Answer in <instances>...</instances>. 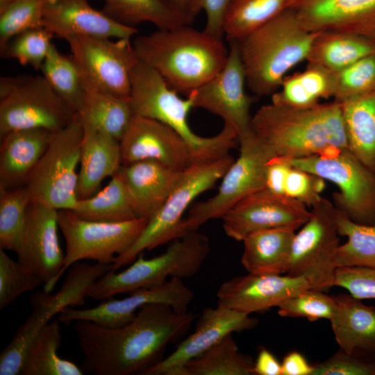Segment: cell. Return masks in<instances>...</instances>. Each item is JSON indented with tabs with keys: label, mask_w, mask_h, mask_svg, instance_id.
Returning a JSON list of instances; mask_svg holds the SVG:
<instances>
[{
	"label": "cell",
	"mask_w": 375,
	"mask_h": 375,
	"mask_svg": "<svg viewBox=\"0 0 375 375\" xmlns=\"http://www.w3.org/2000/svg\"><path fill=\"white\" fill-rule=\"evenodd\" d=\"M194 318L167 304L150 303L120 327L74 321L73 329L83 355L81 369L96 375H143L162 359L167 346L181 336Z\"/></svg>",
	"instance_id": "obj_1"
},
{
	"label": "cell",
	"mask_w": 375,
	"mask_h": 375,
	"mask_svg": "<svg viewBox=\"0 0 375 375\" xmlns=\"http://www.w3.org/2000/svg\"><path fill=\"white\" fill-rule=\"evenodd\" d=\"M132 42L140 60L158 72L170 88L187 96L221 71L229 51L222 38L190 25L158 29L136 36Z\"/></svg>",
	"instance_id": "obj_2"
},
{
	"label": "cell",
	"mask_w": 375,
	"mask_h": 375,
	"mask_svg": "<svg viewBox=\"0 0 375 375\" xmlns=\"http://www.w3.org/2000/svg\"><path fill=\"white\" fill-rule=\"evenodd\" d=\"M253 133L276 156L300 158L349 149L341 103L290 107L270 103L251 117Z\"/></svg>",
	"instance_id": "obj_3"
},
{
	"label": "cell",
	"mask_w": 375,
	"mask_h": 375,
	"mask_svg": "<svg viewBox=\"0 0 375 375\" xmlns=\"http://www.w3.org/2000/svg\"><path fill=\"white\" fill-rule=\"evenodd\" d=\"M317 33L288 8L235 41L251 92L260 97L276 92L288 72L306 60Z\"/></svg>",
	"instance_id": "obj_4"
},
{
	"label": "cell",
	"mask_w": 375,
	"mask_h": 375,
	"mask_svg": "<svg viewBox=\"0 0 375 375\" xmlns=\"http://www.w3.org/2000/svg\"><path fill=\"white\" fill-rule=\"evenodd\" d=\"M130 101L135 116L160 122L176 131L188 145L192 165L220 158L235 147L238 135L224 124L212 137H201L193 132L188 115L194 108L190 94L182 99L153 68L138 60L131 74Z\"/></svg>",
	"instance_id": "obj_5"
},
{
	"label": "cell",
	"mask_w": 375,
	"mask_h": 375,
	"mask_svg": "<svg viewBox=\"0 0 375 375\" xmlns=\"http://www.w3.org/2000/svg\"><path fill=\"white\" fill-rule=\"evenodd\" d=\"M208 237L197 231L171 242L167 250L146 259L141 253L121 272L110 271L95 282L88 297L104 301L122 293L153 288L167 278H190L198 273L210 252Z\"/></svg>",
	"instance_id": "obj_6"
},
{
	"label": "cell",
	"mask_w": 375,
	"mask_h": 375,
	"mask_svg": "<svg viewBox=\"0 0 375 375\" xmlns=\"http://www.w3.org/2000/svg\"><path fill=\"white\" fill-rule=\"evenodd\" d=\"M235 159L227 154L210 162L194 164L183 171L181 176L165 202L148 220L135 243L124 253L117 256L112 271L133 262L144 251L183 236V215L192 201L212 188L224 175Z\"/></svg>",
	"instance_id": "obj_7"
},
{
	"label": "cell",
	"mask_w": 375,
	"mask_h": 375,
	"mask_svg": "<svg viewBox=\"0 0 375 375\" xmlns=\"http://www.w3.org/2000/svg\"><path fill=\"white\" fill-rule=\"evenodd\" d=\"M76 112L42 76L0 79V137L15 130L56 131L76 117Z\"/></svg>",
	"instance_id": "obj_8"
},
{
	"label": "cell",
	"mask_w": 375,
	"mask_h": 375,
	"mask_svg": "<svg viewBox=\"0 0 375 375\" xmlns=\"http://www.w3.org/2000/svg\"><path fill=\"white\" fill-rule=\"evenodd\" d=\"M83 128L75 119L52 132L48 147L24 186L31 201L57 210H72L78 198L77 187Z\"/></svg>",
	"instance_id": "obj_9"
},
{
	"label": "cell",
	"mask_w": 375,
	"mask_h": 375,
	"mask_svg": "<svg viewBox=\"0 0 375 375\" xmlns=\"http://www.w3.org/2000/svg\"><path fill=\"white\" fill-rule=\"evenodd\" d=\"M238 142L239 156L222 178L217 193L190 208L182 223L183 236L210 219L222 218L242 199L265 188L267 166L276 153L251 129Z\"/></svg>",
	"instance_id": "obj_10"
},
{
	"label": "cell",
	"mask_w": 375,
	"mask_h": 375,
	"mask_svg": "<svg viewBox=\"0 0 375 375\" xmlns=\"http://www.w3.org/2000/svg\"><path fill=\"white\" fill-rule=\"evenodd\" d=\"M284 158L291 166L334 183L338 191L333 194V203L342 215L359 224H375V172L349 149L305 158Z\"/></svg>",
	"instance_id": "obj_11"
},
{
	"label": "cell",
	"mask_w": 375,
	"mask_h": 375,
	"mask_svg": "<svg viewBox=\"0 0 375 375\" xmlns=\"http://www.w3.org/2000/svg\"><path fill=\"white\" fill-rule=\"evenodd\" d=\"M338 210L322 197L310 208V216L293 239L287 274L301 276L311 289L326 291L334 286L335 258L340 238Z\"/></svg>",
	"instance_id": "obj_12"
},
{
	"label": "cell",
	"mask_w": 375,
	"mask_h": 375,
	"mask_svg": "<svg viewBox=\"0 0 375 375\" xmlns=\"http://www.w3.org/2000/svg\"><path fill=\"white\" fill-rule=\"evenodd\" d=\"M148 220L135 218L119 222L90 221L80 218L69 210H58V227L66 242L59 278L72 265L83 260L112 264L117 256L135 243Z\"/></svg>",
	"instance_id": "obj_13"
},
{
	"label": "cell",
	"mask_w": 375,
	"mask_h": 375,
	"mask_svg": "<svg viewBox=\"0 0 375 375\" xmlns=\"http://www.w3.org/2000/svg\"><path fill=\"white\" fill-rule=\"evenodd\" d=\"M66 41L84 91L130 97L131 74L139 60L131 39L78 35Z\"/></svg>",
	"instance_id": "obj_14"
},
{
	"label": "cell",
	"mask_w": 375,
	"mask_h": 375,
	"mask_svg": "<svg viewBox=\"0 0 375 375\" xmlns=\"http://www.w3.org/2000/svg\"><path fill=\"white\" fill-rule=\"evenodd\" d=\"M58 210L30 201L15 251L17 260L42 279L47 292L59 280L65 258L58 235Z\"/></svg>",
	"instance_id": "obj_15"
},
{
	"label": "cell",
	"mask_w": 375,
	"mask_h": 375,
	"mask_svg": "<svg viewBox=\"0 0 375 375\" xmlns=\"http://www.w3.org/2000/svg\"><path fill=\"white\" fill-rule=\"evenodd\" d=\"M224 67L206 83L191 92L194 108L220 117L238 138L251 131L253 99L246 92V74L235 41H231Z\"/></svg>",
	"instance_id": "obj_16"
},
{
	"label": "cell",
	"mask_w": 375,
	"mask_h": 375,
	"mask_svg": "<svg viewBox=\"0 0 375 375\" xmlns=\"http://www.w3.org/2000/svg\"><path fill=\"white\" fill-rule=\"evenodd\" d=\"M194 297V292L183 279L172 278L160 285L135 290L124 299L104 300L91 308H65L58 315V320L66 324L88 320L105 327L117 328L131 322L137 311L150 303H164L176 312H188Z\"/></svg>",
	"instance_id": "obj_17"
},
{
	"label": "cell",
	"mask_w": 375,
	"mask_h": 375,
	"mask_svg": "<svg viewBox=\"0 0 375 375\" xmlns=\"http://www.w3.org/2000/svg\"><path fill=\"white\" fill-rule=\"evenodd\" d=\"M310 210L299 201L261 189L236 203L221 218L227 236L242 241L248 235L267 229L302 226Z\"/></svg>",
	"instance_id": "obj_18"
},
{
	"label": "cell",
	"mask_w": 375,
	"mask_h": 375,
	"mask_svg": "<svg viewBox=\"0 0 375 375\" xmlns=\"http://www.w3.org/2000/svg\"><path fill=\"white\" fill-rule=\"evenodd\" d=\"M257 324L258 320L250 315L219 304L215 308H206L193 333L143 375H183L188 362L201 355L226 335L253 328Z\"/></svg>",
	"instance_id": "obj_19"
},
{
	"label": "cell",
	"mask_w": 375,
	"mask_h": 375,
	"mask_svg": "<svg viewBox=\"0 0 375 375\" xmlns=\"http://www.w3.org/2000/svg\"><path fill=\"white\" fill-rule=\"evenodd\" d=\"M119 146L122 165L154 160L178 172L192 165L183 138L171 127L150 118L134 116Z\"/></svg>",
	"instance_id": "obj_20"
},
{
	"label": "cell",
	"mask_w": 375,
	"mask_h": 375,
	"mask_svg": "<svg viewBox=\"0 0 375 375\" xmlns=\"http://www.w3.org/2000/svg\"><path fill=\"white\" fill-rule=\"evenodd\" d=\"M309 288L308 281L301 276L249 273L224 282L217 293V304L251 315L278 307Z\"/></svg>",
	"instance_id": "obj_21"
},
{
	"label": "cell",
	"mask_w": 375,
	"mask_h": 375,
	"mask_svg": "<svg viewBox=\"0 0 375 375\" xmlns=\"http://www.w3.org/2000/svg\"><path fill=\"white\" fill-rule=\"evenodd\" d=\"M289 8L311 32L375 37V0H290Z\"/></svg>",
	"instance_id": "obj_22"
},
{
	"label": "cell",
	"mask_w": 375,
	"mask_h": 375,
	"mask_svg": "<svg viewBox=\"0 0 375 375\" xmlns=\"http://www.w3.org/2000/svg\"><path fill=\"white\" fill-rule=\"evenodd\" d=\"M42 27L65 40L78 35L131 39L138 32L94 9L88 0H51L44 8Z\"/></svg>",
	"instance_id": "obj_23"
},
{
	"label": "cell",
	"mask_w": 375,
	"mask_h": 375,
	"mask_svg": "<svg viewBox=\"0 0 375 375\" xmlns=\"http://www.w3.org/2000/svg\"><path fill=\"white\" fill-rule=\"evenodd\" d=\"M183 172L154 160L122 165L119 172L137 218L149 219L163 205Z\"/></svg>",
	"instance_id": "obj_24"
},
{
	"label": "cell",
	"mask_w": 375,
	"mask_h": 375,
	"mask_svg": "<svg viewBox=\"0 0 375 375\" xmlns=\"http://www.w3.org/2000/svg\"><path fill=\"white\" fill-rule=\"evenodd\" d=\"M52 132L20 129L1 136L0 188L24 186L46 151Z\"/></svg>",
	"instance_id": "obj_25"
},
{
	"label": "cell",
	"mask_w": 375,
	"mask_h": 375,
	"mask_svg": "<svg viewBox=\"0 0 375 375\" xmlns=\"http://www.w3.org/2000/svg\"><path fill=\"white\" fill-rule=\"evenodd\" d=\"M83 128L77 187L78 199L98 192L103 179L115 175L122 166L119 140L102 131Z\"/></svg>",
	"instance_id": "obj_26"
},
{
	"label": "cell",
	"mask_w": 375,
	"mask_h": 375,
	"mask_svg": "<svg viewBox=\"0 0 375 375\" xmlns=\"http://www.w3.org/2000/svg\"><path fill=\"white\" fill-rule=\"evenodd\" d=\"M335 299L336 310L330 321L340 349L353 355L375 352V308L351 294Z\"/></svg>",
	"instance_id": "obj_27"
},
{
	"label": "cell",
	"mask_w": 375,
	"mask_h": 375,
	"mask_svg": "<svg viewBox=\"0 0 375 375\" xmlns=\"http://www.w3.org/2000/svg\"><path fill=\"white\" fill-rule=\"evenodd\" d=\"M297 229L292 226L274 228L248 235L242 240L243 267L253 274L287 273Z\"/></svg>",
	"instance_id": "obj_28"
},
{
	"label": "cell",
	"mask_w": 375,
	"mask_h": 375,
	"mask_svg": "<svg viewBox=\"0 0 375 375\" xmlns=\"http://www.w3.org/2000/svg\"><path fill=\"white\" fill-rule=\"evenodd\" d=\"M375 53V41L365 35L341 32H317L306 59L336 74L362 58Z\"/></svg>",
	"instance_id": "obj_29"
},
{
	"label": "cell",
	"mask_w": 375,
	"mask_h": 375,
	"mask_svg": "<svg viewBox=\"0 0 375 375\" xmlns=\"http://www.w3.org/2000/svg\"><path fill=\"white\" fill-rule=\"evenodd\" d=\"M134 116L130 97L85 90L76 119L83 128L102 131L119 140Z\"/></svg>",
	"instance_id": "obj_30"
},
{
	"label": "cell",
	"mask_w": 375,
	"mask_h": 375,
	"mask_svg": "<svg viewBox=\"0 0 375 375\" xmlns=\"http://www.w3.org/2000/svg\"><path fill=\"white\" fill-rule=\"evenodd\" d=\"M341 104L348 148L375 172V90Z\"/></svg>",
	"instance_id": "obj_31"
},
{
	"label": "cell",
	"mask_w": 375,
	"mask_h": 375,
	"mask_svg": "<svg viewBox=\"0 0 375 375\" xmlns=\"http://www.w3.org/2000/svg\"><path fill=\"white\" fill-rule=\"evenodd\" d=\"M102 12L123 24L134 26L149 22L167 30L191 25L194 17L164 0H103Z\"/></svg>",
	"instance_id": "obj_32"
},
{
	"label": "cell",
	"mask_w": 375,
	"mask_h": 375,
	"mask_svg": "<svg viewBox=\"0 0 375 375\" xmlns=\"http://www.w3.org/2000/svg\"><path fill=\"white\" fill-rule=\"evenodd\" d=\"M61 340L60 322L50 321L28 346L19 375H82L81 368L58 355Z\"/></svg>",
	"instance_id": "obj_33"
},
{
	"label": "cell",
	"mask_w": 375,
	"mask_h": 375,
	"mask_svg": "<svg viewBox=\"0 0 375 375\" xmlns=\"http://www.w3.org/2000/svg\"><path fill=\"white\" fill-rule=\"evenodd\" d=\"M335 74L308 64L303 72L287 76L272 95L271 103L290 107H308L333 96Z\"/></svg>",
	"instance_id": "obj_34"
},
{
	"label": "cell",
	"mask_w": 375,
	"mask_h": 375,
	"mask_svg": "<svg viewBox=\"0 0 375 375\" xmlns=\"http://www.w3.org/2000/svg\"><path fill=\"white\" fill-rule=\"evenodd\" d=\"M31 312L15 331L11 342L19 350L25 351L33 340L56 315L65 308L79 306L76 294L65 285L55 293L38 291L30 298Z\"/></svg>",
	"instance_id": "obj_35"
},
{
	"label": "cell",
	"mask_w": 375,
	"mask_h": 375,
	"mask_svg": "<svg viewBox=\"0 0 375 375\" xmlns=\"http://www.w3.org/2000/svg\"><path fill=\"white\" fill-rule=\"evenodd\" d=\"M71 211L80 218L97 222H119L137 218L118 173L100 191L78 199Z\"/></svg>",
	"instance_id": "obj_36"
},
{
	"label": "cell",
	"mask_w": 375,
	"mask_h": 375,
	"mask_svg": "<svg viewBox=\"0 0 375 375\" xmlns=\"http://www.w3.org/2000/svg\"><path fill=\"white\" fill-rule=\"evenodd\" d=\"M183 375H255L254 362L239 351L232 334L188 362Z\"/></svg>",
	"instance_id": "obj_37"
},
{
	"label": "cell",
	"mask_w": 375,
	"mask_h": 375,
	"mask_svg": "<svg viewBox=\"0 0 375 375\" xmlns=\"http://www.w3.org/2000/svg\"><path fill=\"white\" fill-rule=\"evenodd\" d=\"M290 0H233L224 19V35L238 41L288 9Z\"/></svg>",
	"instance_id": "obj_38"
},
{
	"label": "cell",
	"mask_w": 375,
	"mask_h": 375,
	"mask_svg": "<svg viewBox=\"0 0 375 375\" xmlns=\"http://www.w3.org/2000/svg\"><path fill=\"white\" fill-rule=\"evenodd\" d=\"M337 223L339 235L345 236L347 240L338 247L335 258L336 267L375 268V224H359L340 212Z\"/></svg>",
	"instance_id": "obj_39"
},
{
	"label": "cell",
	"mask_w": 375,
	"mask_h": 375,
	"mask_svg": "<svg viewBox=\"0 0 375 375\" xmlns=\"http://www.w3.org/2000/svg\"><path fill=\"white\" fill-rule=\"evenodd\" d=\"M40 70L54 91L76 113L82 103L84 90L72 56L62 54L52 43Z\"/></svg>",
	"instance_id": "obj_40"
},
{
	"label": "cell",
	"mask_w": 375,
	"mask_h": 375,
	"mask_svg": "<svg viewBox=\"0 0 375 375\" xmlns=\"http://www.w3.org/2000/svg\"><path fill=\"white\" fill-rule=\"evenodd\" d=\"M31 201L26 187L0 188V247L15 251Z\"/></svg>",
	"instance_id": "obj_41"
},
{
	"label": "cell",
	"mask_w": 375,
	"mask_h": 375,
	"mask_svg": "<svg viewBox=\"0 0 375 375\" xmlns=\"http://www.w3.org/2000/svg\"><path fill=\"white\" fill-rule=\"evenodd\" d=\"M53 36L43 27L25 30L0 47L1 57L15 59L22 65H30L39 70L52 44Z\"/></svg>",
	"instance_id": "obj_42"
},
{
	"label": "cell",
	"mask_w": 375,
	"mask_h": 375,
	"mask_svg": "<svg viewBox=\"0 0 375 375\" xmlns=\"http://www.w3.org/2000/svg\"><path fill=\"white\" fill-rule=\"evenodd\" d=\"M51 0H14L0 12V47L15 35L42 27L44 10Z\"/></svg>",
	"instance_id": "obj_43"
},
{
	"label": "cell",
	"mask_w": 375,
	"mask_h": 375,
	"mask_svg": "<svg viewBox=\"0 0 375 375\" xmlns=\"http://www.w3.org/2000/svg\"><path fill=\"white\" fill-rule=\"evenodd\" d=\"M375 90V53L335 74V101L343 102Z\"/></svg>",
	"instance_id": "obj_44"
},
{
	"label": "cell",
	"mask_w": 375,
	"mask_h": 375,
	"mask_svg": "<svg viewBox=\"0 0 375 375\" xmlns=\"http://www.w3.org/2000/svg\"><path fill=\"white\" fill-rule=\"evenodd\" d=\"M336 306L335 297L309 288L282 301L278 306V314L281 317H303L311 322L319 319L330 320Z\"/></svg>",
	"instance_id": "obj_45"
},
{
	"label": "cell",
	"mask_w": 375,
	"mask_h": 375,
	"mask_svg": "<svg viewBox=\"0 0 375 375\" xmlns=\"http://www.w3.org/2000/svg\"><path fill=\"white\" fill-rule=\"evenodd\" d=\"M43 281L17 260L12 259L0 249V308L14 302L26 292L33 290Z\"/></svg>",
	"instance_id": "obj_46"
},
{
	"label": "cell",
	"mask_w": 375,
	"mask_h": 375,
	"mask_svg": "<svg viewBox=\"0 0 375 375\" xmlns=\"http://www.w3.org/2000/svg\"><path fill=\"white\" fill-rule=\"evenodd\" d=\"M324 181L315 174L292 166L285 180V195L311 208L322 198Z\"/></svg>",
	"instance_id": "obj_47"
},
{
	"label": "cell",
	"mask_w": 375,
	"mask_h": 375,
	"mask_svg": "<svg viewBox=\"0 0 375 375\" xmlns=\"http://www.w3.org/2000/svg\"><path fill=\"white\" fill-rule=\"evenodd\" d=\"M334 286L359 299H375V268L341 267L335 270Z\"/></svg>",
	"instance_id": "obj_48"
},
{
	"label": "cell",
	"mask_w": 375,
	"mask_h": 375,
	"mask_svg": "<svg viewBox=\"0 0 375 375\" xmlns=\"http://www.w3.org/2000/svg\"><path fill=\"white\" fill-rule=\"evenodd\" d=\"M375 364L362 361L340 350L326 360L313 365L312 375H374Z\"/></svg>",
	"instance_id": "obj_49"
},
{
	"label": "cell",
	"mask_w": 375,
	"mask_h": 375,
	"mask_svg": "<svg viewBox=\"0 0 375 375\" xmlns=\"http://www.w3.org/2000/svg\"><path fill=\"white\" fill-rule=\"evenodd\" d=\"M233 0H191L189 13L194 17L203 10L206 23L203 29L207 33L222 38L223 26L226 12Z\"/></svg>",
	"instance_id": "obj_50"
},
{
	"label": "cell",
	"mask_w": 375,
	"mask_h": 375,
	"mask_svg": "<svg viewBox=\"0 0 375 375\" xmlns=\"http://www.w3.org/2000/svg\"><path fill=\"white\" fill-rule=\"evenodd\" d=\"M291 167L284 158H272L267 166L265 188L273 193L285 195V180Z\"/></svg>",
	"instance_id": "obj_51"
},
{
	"label": "cell",
	"mask_w": 375,
	"mask_h": 375,
	"mask_svg": "<svg viewBox=\"0 0 375 375\" xmlns=\"http://www.w3.org/2000/svg\"><path fill=\"white\" fill-rule=\"evenodd\" d=\"M313 366L297 351L288 353L281 362V375H312Z\"/></svg>",
	"instance_id": "obj_52"
},
{
	"label": "cell",
	"mask_w": 375,
	"mask_h": 375,
	"mask_svg": "<svg viewBox=\"0 0 375 375\" xmlns=\"http://www.w3.org/2000/svg\"><path fill=\"white\" fill-rule=\"evenodd\" d=\"M255 375H281V363L267 349H261L254 362Z\"/></svg>",
	"instance_id": "obj_53"
},
{
	"label": "cell",
	"mask_w": 375,
	"mask_h": 375,
	"mask_svg": "<svg viewBox=\"0 0 375 375\" xmlns=\"http://www.w3.org/2000/svg\"><path fill=\"white\" fill-rule=\"evenodd\" d=\"M177 10L189 13V8L191 0H164Z\"/></svg>",
	"instance_id": "obj_54"
},
{
	"label": "cell",
	"mask_w": 375,
	"mask_h": 375,
	"mask_svg": "<svg viewBox=\"0 0 375 375\" xmlns=\"http://www.w3.org/2000/svg\"><path fill=\"white\" fill-rule=\"evenodd\" d=\"M374 41H375V37H374Z\"/></svg>",
	"instance_id": "obj_55"
}]
</instances>
